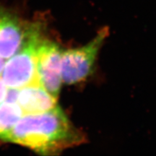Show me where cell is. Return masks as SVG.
Returning a JSON list of instances; mask_svg holds the SVG:
<instances>
[{
    "mask_svg": "<svg viewBox=\"0 0 156 156\" xmlns=\"http://www.w3.org/2000/svg\"><path fill=\"white\" fill-rule=\"evenodd\" d=\"M86 139L85 134L56 106L44 113L24 114L4 140L41 155H51L85 143Z\"/></svg>",
    "mask_w": 156,
    "mask_h": 156,
    "instance_id": "obj_1",
    "label": "cell"
},
{
    "mask_svg": "<svg viewBox=\"0 0 156 156\" xmlns=\"http://www.w3.org/2000/svg\"><path fill=\"white\" fill-rule=\"evenodd\" d=\"M42 38L39 24L24 46L6 62L0 78L7 88L20 89L33 84H39L36 72V52Z\"/></svg>",
    "mask_w": 156,
    "mask_h": 156,
    "instance_id": "obj_2",
    "label": "cell"
},
{
    "mask_svg": "<svg viewBox=\"0 0 156 156\" xmlns=\"http://www.w3.org/2000/svg\"><path fill=\"white\" fill-rule=\"evenodd\" d=\"M108 36L109 29L105 27L84 46L62 51V77L63 83L66 85L80 83L92 74L99 51Z\"/></svg>",
    "mask_w": 156,
    "mask_h": 156,
    "instance_id": "obj_3",
    "label": "cell"
},
{
    "mask_svg": "<svg viewBox=\"0 0 156 156\" xmlns=\"http://www.w3.org/2000/svg\"><path fill=\"white\" fill-rule=\"evenodd\" d=\"M62 50L57 43L42 38L36 52V72L39 85L58 98L63 83Z\"/></svg>",
    "mask_w": 156,
    "mask_h": 156,
    "instance_id": "obj_4",
    "label": "cell"
},
{
    "mask_svg": "<svg viewBox=\"0 0 156 156\" xmlns=\"http://www.w3.org/2000/svg\"><path fill=\"white\" fill-rule=\"evenodd\" d=\"M39 25L25 24L0 6V57L9 59L24 46Z\"/></svg>",
    "mask_w": 156,
    "mask_h": 156,
    "instance_id": "obj_5",
    "label": "cell"
},
{
    "mask_svg": "<svg viewBox=\"0 0 156 156\" xmlns=\"http://www.w3.org/2000/svg\"><path fill=\"white\" fill-rule=\"evenodd\" d=\"M17 103L25 114H35L51 110L57 106V98L39 84L18 89Z\"/></svg>",
    "mask_w": 156,
    "mask_h": 156,
    "instance_id": "obj_6",
    "label": "cell"
},
{
    "mask_svg": "<svg viewBox=\"0 0 156 156\" xmlns=\"http://www.w3.org/2000/svg\"><path fill=\"white\" fill-rule=\"evenodd\" d=\"M24 114L23 109L17 103L4 101L0 103V140L5 139Z\"/></svg>",
    "mask_w": 156,
    "mask_h": 156,
    "instance_id": "obj_7",
    "label": "cell"
},
{
    "mask_svg": "<svg viewBox=\"0 0 156 156\" xmlns=\"http://www.w3.org/2000/svg\"><path fill=\"white\" fill-rule=\"evenodd\" d=\"M7 90H8V88L0 78V103L5 101L6 96H7Z\"/></svg>",
    "mask_w": 156,
    "mask_h": 156,
    "instance_id": "obj_8",
    "label": "cell"
},
{
    "mask_svg": "<svg viewBox=\"0 0 156 156\" xmlns=\"http://www.w3.org/2000/svg\"><path fill=\"white\" fill-rule=\"evenodd\" d=\"M5 58L0 57V77H1V75L2 73V71H3V69L4 67H5V63H6V61L5 62Z\"/></svg>",
    "mask_w": 156,
    "mask_h": 156,
    "instance_id": "obj_9",
    "label": "cell"
}]
</instances>
